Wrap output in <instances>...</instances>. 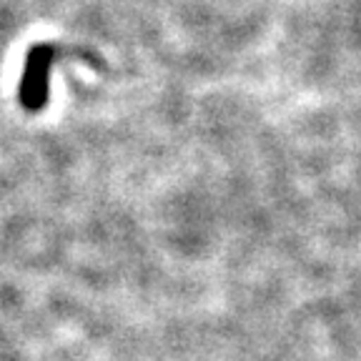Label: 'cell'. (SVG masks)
<instances>
[{
    "mask_svg": "<svg viewBox=\"0 0 361 361\" xmlns=\"http://www.w3.org/2000/svg\"><path fill=\"white\" fill-rule=\"evenodd\" d=\"M56 61V48L51 43L33 45L25 58V71H23L18 98L25 111L35 113L43 111L48 103V90H51V68Z\"/></svg>",
    "mask_w": 361,
    "mask_h": 361,
    "instance_id": "cell-1",
    "label": "cell"
}]
</instances>
